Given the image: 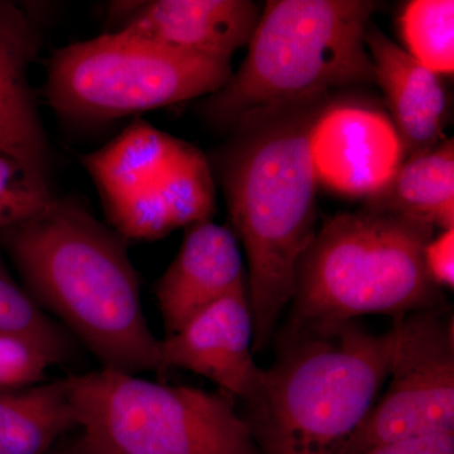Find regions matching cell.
<instances>
[{
	"label": "cell",
	"mask_w": 454,
	"mask_h": 454,
	"mask_svg": "<svg viewBox=\"0 0 454 454\" xmlns=\"http://www.w3.org/2000/svg\"><path fill=\"white\" fill-rule=\"evenodd\" d=\"M232 74L226 59L115 31L56 50L46 95L66 121L103 122L215 94Z\"/></svg>",
	"instance_id": "obj_7"
},
{
	"label": "cell",
	"mask_w": 454,
	"mask_h": 454,
	"mask_svg": "<svg viewBox=\"0 0 454 454\" xmlns=\"http://www.w3.org/2000/svg\"><path fill=\"white\" fill-rule=\"evenodd\" d=\"M244 282L243 254L230 227L212 221L187 227L177 256L154 288L167 336Z\"/></svg>",
	"instance_id": "obj_13"
},
{
	"label": "cell",
	"mask_w": 454,
	"mask_h": 454,
	"mask_svg": "<svg viewBox=\"0 0 454 454\" xmlns=\"http://www.w3.org/2000/svg\"><path fill=\"white\" fill-rule=\"evenodd\" d=\"M41 46L31 18L13 3L0 2V155L13 160L33 186L52 193L50 142L28 82Z\"/></svg>",
	"instance_id": "obj_11"
},
{
	"label": "cell",
	"mask_w": 454,
	"mask_h": 454,
	"mask_svg": "<svg viewBox=\"0 0 454 454\" xmlns=\"http://www.w3.org/2000/svg\"><path fill=\"white\" fill-rule=\"evenodd\" d=\"M113 8L125 16L118 31L226 61L249 44L262 14L252 0H154Z\"/></svg>",
	"instance_id": "obj_12"
},
{
	"label": "cell",
	"mask_w": 454,
	"mask_h": 454,
	"mask_svg": "<svg viewBox=\"0 0 454 454\" xmlns=\"http://www.w3.org/2000/svg\"><path fill=\"white\" fill-rule=\"evenodd\" d=\"M406 52L432 73L453 74V0H413L399 20Z\"/></svg>",
	"instance_id": "obj_19"
},
{
	"label": "cell",
	"mask_w": 454,
	"mask_h": 454,
	"mask_svg": "<svg viewBox=\"0 0 454 454\" xmlns=\"http://www.w3.org/2000/svg\"><path fill=\"white\" fill-rule=\"evenodd\" d=\"M278 340L276 360L244 402L260 454H345L389 376L393 330L286 324Z\"/></svg>",
	"instance_id": "obj_3"
},
{
	"label": "cell",
	"mask_w": 454,
	"mask_h": 454,
	"mask_svg": "<svg viewBox=\"0 0 454 454\" xmlns=\"http://www.w3.org/2000/svg\"><path fill=\"white\" fill-rule=\"evenodd\" d=\"M26 291L57 317L103 369L160 372L139 278L124 239L82 206L53 200L37 216L0 230Z\"/></svg>",
	"instance_id": "obj_2"
},
{
	"label": "cell",
	"mask_w": 454,
	"mask_h": 454,
	"mask_svg": "<svg viewBox=\"0 0 454 454\" xmlns=\"http://www.w3.org/2000/svg\"><path fill=\"white\" fill-rule=\"evenodd\" d=\"M0 333L22 337L55 364L70 360L73 342L26 289L0 267Z\"/></svg>",
	"instance_id": "obj_20"
},
{
	"label": "cell",
	"mask_w": 454,
	"mask_h": 454,
	"mask_svg": "<svg viewBox=\"0 0 454 454\" xmlns=\"http://www.w3.org/2000/svg\"><path fill=\"white\" fill-rule=\"evenodd\" d=\"M65 381L82 432L121 454H260L227 394L109 369Z\"/></svg>",
	"instance_id": "obj_6"
},
{
	"label": "cell",
	"mask_w": 454,
	"mask_h": 454,
	"mask_svg": "<svg viewBox=\"0 0 454 454\" xmlns=\"http://www.w3.org/2000/svg\"><path fill=\"white\" fill-rule=\"evenodd\" d=\"M51 365L52 361L28 340L0 333V390L40 384Z\"/></svg>",
	"instance_id": "obj_22"
},
{
	"label": "cell",
	"mask_w": 454,
	"mask_h": 454,
	"mask_svg": "<svg viewBox=\"0 0 454 454\" xmlns=\"http://www.w3.org/2000/svg\"><path fill=\"white\" fill-rule=\"evenodd\" d=\"M76 452V438L65 444L55 446L47 454H74Z\"/></svg>",
	"instance_id": "obj_26"
},
{
	"label": "cell",
	"mask_w": 454,
	"mask_h": 454,
	"mask_svg": "<svg viewBox=\"0 0 454 454\" xmlns=\"http://www.w3.org/2000/svg\"><path fill=\"white\" fill-rule=\"evenodd\" d=\"M53 200L52 193L33 186L13 160L0 155V230L37 216Z\"/></svg>",
	"instance_id": "obj_21"
},
{
	"label": "cell",
	"mask_w": 454,
	"mask_h": 454,
	"mask_svg": "<svg viewBox=\"0 0 454 454\" xmlns=\"http://www.w3.org/2000/svg\"><path fill=\"white\" fill-rule=\"evenodd\" d=\"M389 387L376 400L345 454L454 433L453 319L442 306L394 319Z\"/></svg>",
	"instance_id": "obj_8"
},
{
	"label": "cell",
	"mask_w": 454,
	"mask_h": 454,
	"mask_svg": "<svg viewBox=\"0 0 454 454\" xmlns=\"http://www.w3.org/2000/svg\"><path fill=\"white\" fill-rule=\"evenodd\" d=\"M434 227L364 210L325 220L295 271L286 325L342 324L365 315L400 318L442 306L441 288L424 267Z\"/></svg>",
	"instance_id": "obj_5"
},
{
	"label": "cell",
	"mask_w": 454,
	"mask_h": 454,
	"mask_svg": "<svg viewBox=\"0 0 454 454\" xmlns=\"http://www.w3.org/2000/svg\"><path fill=\"white\" fill-rule=\"evenodd\" d=\"M370 0H270L238 73L205 104L215 127L234 129L255 114L375 82L365 44Z\"/></svg>",
	"instance_id": "obj_4"
},
{
	"label": "cell",
	"mask_w": 454,
	"mask_h": 454,
	"mask_svg": "<svg viewBox=\"0 0 454 454\" xmlns=\"http://www.w3.org/2000/svg\"><path fill=\"white\" fill-rule=\"evenodd\" d=\"M181 145L182 140L138 119L103 148L82 155V162L106 206L155 186Z\"/></svg>",
	"instance_id": "obj_15"
},
{
	"label": "cell",
	"mask_w": 454,
	"mask_h": 454,
	"mask_svg": "<svg viewBox=\"0 0 454 454\" xmlns=\"http://www.w3.org/2000/svg\"><path fill=\"white\" fill-rule=\"evenodd\" d=\"M160 372L181 369L203 376L245 400L258 387L262 369L253 358V315L247 283L212 304L177 333L160 340Z\"/></svg>",
	"instance_id": "obj_10"
},
{
	"label": "cell",
	"mask_w": 454,
	"mask_h": 454,
	"mask_svg": "<svg viewBox=\"0 0 454 454\" xmlns=\"http://www.w3.org/2000/svg\"><path fill=\"white\" fill-rule=\"evenodd\" d=\"M317 184L348 197L370 199L404 162L391 119L360 104H328L310 131Z\"/></svg>",
	"instance_id": "obj_9"
},
{
	"label": "cell",
	"mask_w": 454,
	"mask_h": 454,
	"mask_svg": "<svg viewBox=\"0 0 454 454\" xmlns=\"http://www.w3.org/2000/svg\"><path fill=\"white\" fill-rule=\"evenodd\" d=\"M328 97L239 122L220 155L227 207L247 258L253 352L262 351L294 294L298 262L316 234L310 131Z\"/></svg>",
	"instance_id": "obj_1"
},
{
	"label": "cell",
	"mask_w": 454,
	"mask_h": 454,
	"mask_svg": "<svg viewBox=\"0 0 454 454\" xmlns=\"http://www.w3.org/2000/svg\"><path fill=\"white\" fill-rule=\"evenodd\" d=\"M365 44L375 82L380 85L389 104L404 160L434 148L443 133L448 110L441 77L375 26L367 27Z\"/></svg>",
	"instance_id": "obj_14"
},
{
	"label": "cell",
	"mask_w": 454,
	"mask_h": 454,
	"mask_svg": "<svg viewBox=\"0 0 454 454\" xmlns=\"http://www.w3.org/2000/svg\"><path fill=\"white\" fill-rule=\"evenodd\" d=\"M364 208L391 212L442 231L454 229L453 139L405 160Z\"/></svg>",
	"instance_id": "obj_16"
},
{
	"label": "cell",
	"mask_w": 454,
	"mask_h": 454,
	"mask_svg": "<svg viewBox=\"0 0 454 454\" xmlns=\"http://www.w3.org/2000/svg\"><path fill=\"white\" fill-rule=\"evenodd\" d=\"M424 267L435 286H454V229L444 230L424 247Z\"/></svg>",
	"instance_id": "obj_23"
},
{
	"label": "cell",
	"mask_w": 454,
	"mask_h": 454,
	"mask_svg": "<svg viewBox=\"0 0 454 454\" xmlns=\"http://www.w3.org/2000/svg\"><path fill=\"white\" fill-rule=\"evenodd\" d=\"M356 454H454V433L380 444Z\"/></svg>",
	"instance_id": "obj_24"
},
{
	"label": "cell",
	"mask_w": 454,
	"mask_h": 454,
	"mask_svg": "<svg viewBox=\"0 0 454 454\" xmlns=\"http://www.w3.org/2000/svg\"><path fill=\"white\" fill-rule=\"evenodd\" d=\"M76 427L65 379L0 390V454H47Z\"/></svg>",
	"instance_id": "obj_17"
},
{
	"label": "cell",
	"mask_w": 454,
	"mask_h": 454,
	"mask_svg": "<svg viewBox=\"0 0 454 454\" xmlns=\"http://www.w3.org/2000/svg\"><path fill=\"white\" fill-rule=\"evenodd\" d=\"M157 188L176 229L211 221L216 206L214 176L196 146L182 142Z\"/></svg>",
	"instance_id": "obj_18"
},
{
	"label": "cell",
	"mask_w": 454,
	"mask_h": 454,
	"mask_svg": "<svg viewBox=\"0 0 454 454\" xmlns=\"http://www.w3.org/2000/svg\"><path fill=\"white\" fill-rule=\"evenodd\" d=\"M74 454H121L115 450L106 446L103 442L82 432L76 438V452Z\"/></svg>",
	"instance_id": "obj_25"
}]
</instances>
